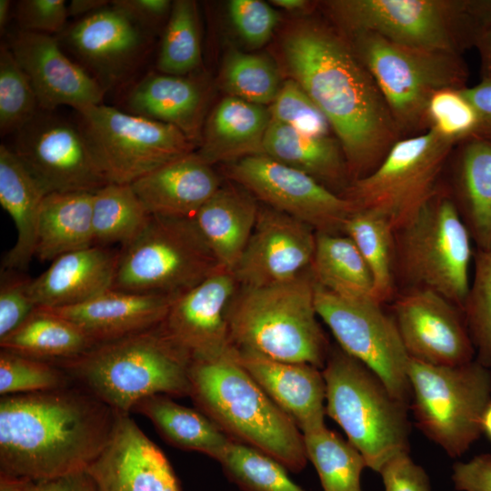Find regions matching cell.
Instances as JSON below:
<instances>
[{
    "label": "cell",
    "instance_id": "cell-1",
    "mask_svg": "<svg viewBox=\"0 0 491 491\" xmlns=\"http://www.w3.org/2000/svg\"><path fill=\"white\" fill-rule=\"evenodd\" d=\"M281 51L290 78L327 119L351 180L372 173L402 136L347 37L334 25L303 20L285 31Z\"/></svg>",
    "mask_w": 491,
    "mask_h": 491
},
{
    "label": "cell",
    "instance_id": "cell-2",
    "mask_svg": "<svg viewBox=\"0 0 491 491\" xmlns=\"http://www.w3.org/2000/svg\"><path fill=\"white\" fill-rule=\"evenodd\" d=\"M118 416L75 385L1 396L0 477L35 481L87 470Z\"/></svg>",
    "mask_w": 491,
    "mask_h": 491
},
{
    "label": "cell",
    "instance_id": "cell-3",
    "mask_svg": "<svg viewBox=\"0 0 491 491\" xmlns=\"http://www.w3.org/2000/svg\"><path fill=\"white\" fill-rule=\"evenodd\" d=\"M190 395L197 409L228 437L298 473L307 463L302 432L238 363L235 348L192 360Z\"/></svg>",
    "mask_w": 491,
    "mask_h": 491
},
{
    "label": "cell",
    "instance_id": "cell-4",
    "mask_svg": "<svg viewBox=\"0 0 491 491\" xmlns=\"http://www.w3.org/2000/svg\"><path fill=\"white\" fill-rule=\"evenodd\" d=\"M190 356L160 325L96 344L83 355L59 363L75 385L121 415L157 394L190 395Z\"/></svg>",
    "mask_w": 491,
    "mask_h": 491
},
{
    "label": "cell",
    "instance_id": "cell-5",
    "mask_svg": "<svg viewBox=\"0 0 491 491\" xmlns=\"http://www.w3.org/2000/svg\"><path fill=\"white\" fill-rule=\"evenodd\" d=\"M315 296L309 268L285 283L238 286L226 311L233 347L324 368L330 346L317 321Z\"/></svg>",
    "mask_w": 491,
    "mask_h": 491
},
{
    "label": "cell",
    "instance_id": "cell-6",
    "mask_svg": "<svg viewBox=\"0 0 491 491\" xmlns=\"http://www.w3.org/2000/svg\"><path fill=\"white\" fill-rule=\"evenodd\" d=\"M322 373L326 414L342 427L366 467L379 473L391 457L408 452L410 407L376 373L339 346L330 347Z\"/></svg>",
    "mask_w": 491,
    "mask_h": 491
},
{
    "label": "cell",
    "instance_id": "cell-7",
    "mask_svg": "<svg viewBox=\"0 0 491 491\" xmlns=\"http://www.w3.org/2000/svg\"><path fill=\"white\" fill-rule=\"evenodd\" d=\"M375 80L401 134L428 130L426 107L441 89L466 87L459 54L398 44L374 33L345 35Z\"/></svg>",
    "mask_w": 491,
    "mask_h": 491
},
{
    "label": "cell",
    "instance_id": "cell-8",
    "mask_svg": "<svg viewBox=\"0 0 491 491\" xmlns=\"http://www.w3.org/2000/svg\"><path fill=\"white\" fill-rule=\"evenodd\" d=\"M395 237L396 276L407 288L432 290L463 311L474 252L451 195L440 187Z\"/></svg>",
    "mask_w": 491,
    "mask_h": 491
},
{
    "label": "cell",
    "instance_id": "cell-9",
    "mask_svg": "<svg viewBox=\"0 0 491 491\" xmlns=\"http://www.w3.org/2000/svg\"><path fill=\"white\" fill-rule=\"evenodd\" d=\"M219 267L192 218L151 215L119 251L111 289L178 296Z\"/></svg>",
    "mask_w": 491,
    "mask_h": 491
},
{
    "label": "cell",
    "instance_id": "cell-10",
    "mask_svg": "<svg viewBox=\"0 0 491 491\" xmlns=\"http://www.w3.org/2000/svg\"><path fill=\"white\" fill-rule=\"evenodd\" d=\"M326 11L344 35L376 34L393 42L459 54L478 26L467 0H332Z\"/></svg>",
    "mask_w": 491,
    "mask_h": 491
},
{
    "label": "cell",
    "instance_id": "cell-11",
    "mask_svg": "<svg viewBox=\"0 0 491 491\" xmlns=\"http://www.w3.org/2000/svg\"><path fill=\"white\" fill-rule=\"evenodd\" d=\"M407 376L416 426L449 456H461L482 434V416L491 400V370L476 359L444 366L409 357Z\"/></svg>",
    "mask_w": 491,
    "mask_h": 491
},
{
    "label": "cell",
    "instance_id": "cell-12",
    "mask_svg": "<svg viewBox=\"0 0 491 491\" xmlns=\"http://www.w3.org/2000/svg\"><path fill=\"white\" fill-rule=\"evenodd\" d=\"M457 144L428 129L405 136L369 175L342 193L356 210L386 218L396 231L439 190V178Z\"/></svg>",
    "mask_w": 491,
    "mask_h": 491
},
{
    "label": "cell",
    "instance_id": "cell-13",
    "mask_svg": "<svg viewBox=\"0 0 491 491\" xmlns=\"http://www.w3.org/2000/svg\"><path fill=\"white\" fill-rule=\"evenodd\" d=\"M76 113L77 125L108 183L131 185L194 152L195 144L173 125L104 104Z\"/></svg>",
    "mask_w": 491,
    "mask_h": 491
},
{
    "label": "cell",
    "instance_id": "cell-14",
    "mask_svg": "<svg viewBox=\"0 0 491 491\" xmlns=\"http://www.w3.org/2000/svg\"><path fill=\"white\" fill-rule=\"evenodd\" d=\"M315 303L339 347L376 373L390 393L410 407L409 356L393 316L373 297H343L316 284Z\"/></svg>",
    "mask_w": 491,
    "mask_h": 491
},
{
    "label": "cell",
    "instance_id": "cell-15",
    "mask_svg": "<svg viewBox=\"0 0 491 491\" xmlns=\"http://www.w3.org/2000/svg\"><path fill=\"white\" fill-rule=\"evenodd\" d=\"M227 177L264 205L288 215L316 232L343 234L354 205L311 175L266 155H250L225 168Z\"/></svg>",
    "mask_w": 491,
    "mask_h": 491
},
{
    "label": "cell",
    "instance_id": "cell-16",
    "mask_svg": "<svg viewBox=\"0 0 491 491\" xmlns=\"http://www.w3.org/2000/svg\"><path fill=\"white\" fill-rule=\"evenodd\" d=\"M13 150L46 195L95 193L108 184L78 125L51 111L39 109L16 132Z\"/></svg>",
    "mask_w": 491,
    "mask_h": 491
},
{
    "label": "cell",
    "instance_id": "cell-17",
    "mask_svg": "<svg viewBox=\"0 0 491 491\" xmlns=\"http://www.w3.org/2000/svg\"><path fill=\"white\" fill-rule=\"evenodd\" d=\"M391 314L412 359L455 366L474 360L476 349L463 311L441 295L406 288L395 298Z\"/></svg>",
    "mask_w": 491,
    "mask_h": 491
},
{
    "label": "cell",
    "instance_id": "cell-18",
    "mask_svg": "<svg viewBox=\"0 0 491 491\" xmlns=\"http://www.w3.org/2000/svg\"><path fill=\"white\" fill-rule=\"evenodd\" d=\"M316 232L266 205L260 206L250 239L233 273L240 286L290 281L309 268Z\"/></svg>",
    "mask_w": 491,
    "mask_h": 491
},
{
    "label": "cell",
    "instance_id": "cell-19",
    "mask_svg": "<svg viewBox=\"0 0 491 491\" xmlns=\"http://www.w3.org/2000/svg\"><path fill=\"white\" fill-rule=\"evenodd\" d=\"M238 284L219 267L173 302L160 324L168 337L192 358L208 359L231 352L226 311Z\"/></svg>",
    "mask_w": 491,
    "mask_h": 491
},
{
    "label": "cell",
    "instance_id": "cell-20",
    "mask_svg": "<svg viewBox=\"0 0 491 491\" xmlns=\"http://www.w3.org/2000/svg\"><path fill=\"white\" fill-rule=\"evenodd\" d=\"M8 46L31 83L39 109L52 112L69 105L79 111L103 104L104 87L62 51L53 35L19 30Z\"/></svg>",
    "mask_w": 491,
    "mask_h": 491
},
{
    "label": "cell",
    "instance_id": "cell-21",
    "mask_svg": "<svg viewBox=\"0 0 491 491\" xmlns=\"http://www.w3.org/2000/svg\"><path fill=\"white\" fill-rule=\"evenodd\" d=\"M81 65L106 91L140 64L148 35L111 5L84 16L64 32Z\"/></svg>",
    "mask_w": 491,
    "mask_h": 491
},
{
    "label": "cell",
    "instance_id": "cell-22",
    "mask_svg": "<svg viewBox=\"0 0 491 491\" xmlns=\"http://www.w3.org/2000/svg\"><path fill=\"white\" fill-rule=\"evenodd\" d=\"M87 472L97 491H182L165 455L129 415L119 414L107 446Z\"/></svg>",
    "mask_w": 491,
    "mask_h": 491
},
{
    "label": "cell",
    "instance_id": "cell-23",
    "mask_svg": "<svg viewBox=\"0 0 491 491\" xmlns=\"http://www.w3.org/2000/svg\"><path fill=\"white\" fill-rule=\"evenodd\" d=\"M235 351L238 363L303 435L326 426V384L319 368Z\"/></svg>",
    "mask_w": 491,
    "mask_h": 491
},
{
    "label": "cell",
    "instance_id": "cell-24",
    "mask_svg": "<svg viewBox=\"0 0 491 491\" xmlns=\"http://www.w3.org/2000/svg\"><path fill=\"white\" fill-rule=\"evenodd\" d=\"M119 252L95 245L63 255L30 282L37 307L57 309L85 303L112 288Z\"/></svg>",
    "mask_w": 491,
    "mask_h": 491
},
{
    "label": "cell",
    "instance_id": "cell-25",
    "mask_svg": "<svg viewBox=\"0 0 491 491\" xmlns=\"http://www.w3.org/2000/svg\"><path fill=\"white\" fill-rule=\"evenodd\" d=\"M176 297L110 289L85 303L50 310L72 322L96 345L160 325Z\"/></svg>",
    "mask_w": 491,
    "mask_h": 491
},
{
    "label": "cell",
    "instance_id": "cell-26",
    "mask_svg": "<svg viewBox=\"0 0 491 491\" xmlns=\"http://www.w3.org/2000/svg\"><path fill=\"white\" fill-rule=\"evenodd\" d=\"M222 183L195 152L175 159L131 184L150 215L192 218Z\"/></svg>",
    "mask_w": 491,
    "mask_h": 491
},
{
    "label": "cell",
    "instance_id": "cell-27",
    "mask_svg": "<svg viewBox=\"0 0 491 491\" xmlns=\"http://www.w3.org/2000/svg\"><path fill=\"white\" fill-rule=\"evenodd\" d=\"M260 205L242 186L221 185L192 217L221 267L234 271L253 233Z\"/></svg>",
    "mask_w": 491,
    "mask_h": 491
},
{
    "label": "cell",
    "instance_id": "cell-28",
    "mask_svg": "<svg viewBox=\"0 0 491 491\" xmlns=\"http://www.w3.org/2000/svg\"><path fill=\"white\" fill-rule=\"evenodd\" d=\"M205 91L195 78L150 73L125 97L129 113L170 125L194 144L201 136Z\"/></svg>",
    "mask_w": 491,
    "mask_h": 491
},
{
    "label": "cell",
    "instance_id": "cell-29",
    "mask_svg": "<svg viewBox=\"0 0 491 491\" xmlns=\"http://www.w3.org/2000/svg\"><path fill=\"white\" fill-rule=\"evenodd\" d=\"M271 122L268 108L227 96L213 109L203 129L198 156L213 165L263 155Z\"/></svg>",
    "mask_w": 491,
    "mask_h": 491
},
{
    "label": "cell",
    "instance_id": "cell-30",
    "mask_svg": "<svg viewBox=\"0 0 491 491\" xmlns=\"http://www.w3.org/2000/svg\"><path fill=\"white\" fill-rule=\"evenodd\" d=\"M45 191L13 149L0 145V204L12 218L16 240L2 269L23 270L35 256L38 220Z\"/></svg>",
    "mask_w": 491,
    "mask_h": 491
},
{
    "label": "cell",
    "instance_id": "cell-31",
    "mask_svg": "<svg viewBox=\"0 0 491 491\" xmlns=\"http://www.w3.org/2000/svg\"><path fill=\"white\" fill-rule=\"evenodd\" d=\"M263 155L311 175L339 195L352 182L342 148L330 135L305 134L271 120Z\"/></svg>",
    "mask_w": 491,
    "mask_h": 491
},
{
    "label": "cell",
    "instance_id": "cell-32",
    "mask_svg": "<svg viewBox=\"0 0 491 491\" xmlns=\"http://www.w3.org/2000/svg\"><path fill=\"white\" fill-rule=\"evenodd\" d=\"M451 196L472 241L491 249V142L470 136L458 143Z\"/></svg>",
    "mask_w": 491,
    "mask_h": 491
},
{
    "label": "cell",
    "instance_id": "cell-33",
    "mask_svg": "<svg viewBox=\"0 0 491 491\" xmlns=\"http://www.w3.org/2000/svg\"><path fill=\"white\" fill-rule=\"evenodd\" d=\"M94 193H51L45 196L38 220L35 256L54 261L70 252L95 246Z\"/></svg>",
    "mask_w": 491,
    "mask_h": 491
},
{
    "label": "cell",
    "instance_id": "cell-34",
    "mask_svg": "<svg viewBox=\"0 0 491 491\" xmlns=\"http://www.w3.org/2000/svg\"><path fill=\"white\" fill-rule=\"evenodd\" d=\"M95 345L72 322L43 307H36L20 326L0 339L1 349L54 365L75 358Z\"/></svg>",
    "mask_w": 491,
    "mask_h": 491
},
{
    "label": "cell",
    "instance_id": "cell-35",
    "mask_svg": "<svg viewBox=\"0 0 491 491\" xmlns=\"http://www.w3.org/2000/svg\"><path fill=\"white\" fill-rule=\"evenodd\" d=\"M132 412L147 417L169 444L203 453L215 460L231 441L201 411L179 405L166 395L147 396L140 400Z\"/></svg>",
    "mask_w": 491,
    "mask_h": 491
},
{
    "label": "cell",
    "instance_id": "cell-36",
    "mask_svg": "<svg viewBox=\"0 0 491 491\" xmlns=\"http://www.w3.org/2000/svg\"><path fill=\"white\" fill-rule=\"evenodd\" d=\"M309 270L316 284L333 294L348 298L373 297L371 273L346 235L316 232Z\"/></svg>",
    "mask_w": 491,
    "mask_h": 491
},
{
    "label": "cell",
    "instance_id": "cell-37",
    "mask_svg": "<svg viewBox=\"0 0 491 491\" xmlns=\"http://www.w3.org/2000/svg\"><path fill=\"white\" fill-rule=\"evenodd\" d=\"M343 234L354 242L373 279V297L380 304L393 298L396 287V237L391 224L372 212L356 210Z\"/></svg>",
    "mask_w": 491,
    "mask_h": 491
},
{
    "label": "cell",
    "instance_id": "cell-38",
    "mask_svg": "<svg viewBox=\"0 0 491 491\" xmlns=\"http://www.w3.org/2000/svg\"><path fill=\"white\" fill-rule=\"evenodd\" d=\"M150 216L131 185L108 183L94 193L95 245L128 244Z\"/></svg>",
    "mask_w": 491,
    "mask_h": 491
},
{
    "label": "cell",
    "instance_id": "cell-39",
    "mask_svg": "<svg viewBox=\"0 0 491 491\" xmlns=\"http://www.w3.org/2000/svg\"><path fill=\"white\" fill-rule=\"evenodd\" d=\"M303 437L323 491H362L360 478L366 464L348 441L326 426Z\"/></svg>",
    "mask_w": 491,
    "mask_h": 491
},
{
    "label": "cell",
    "instance_id": "cell-40",
    "mask_svg": "<svg viewBox=\"0 0 491 491\" xmlns=\"http://www.w3.org/2000/svg\"><path fill=\"white\" fill-rule=\"evenodd\" d=\"M202 51L196 3L173 1L156 62L160 73L188 75L201 64Z\"/></svg>",
    "mask_w": 491,
    "mask_h": 491
},
{
    "label": "cell",
    "instance_id": "cell-41",
    "mask_svg": "<svg viewBox=\"0 0 491 491\" xmlns=\"http://www.w3.org/2000/svg\"><path fill=\"white\" fill-rule=\"evenodd\" d=\"M220 81L228 96L263 106L272 104L282 85L270 58L238 50L225 56Z\"/></svg>",
    "mask_w": 491,
    "mask_h": 491
},
{
    "label": "cell",
    "instance_id": "cell-42",
    "mask_svg": "<svg viewBox=\"0 0 491 491\" xmlns=\"http://www.w3.org/2000/svg\"><path fill=\"white\" fill-rule=\"evenodd\" d=\"M216 461L242 491H306L269 456L231 439Z\"/></svg>",
    "mask_w": 491,
    "mask_h": 491
},
{
    "label": "cell",
    "instance_id": "cell-43",
    "mask_svg": "<svg viewBox=\"0 0 491 491\" xmlns=\"http://www.w3.org/2000/svg\"><path fill=\"white\" fill-rule=\"evenodd\" d=\"M473 257L475 274L463 313L476 360L491 370V249H476Z\"/></svg>",
    "mask_w": 491,
    "mask_h": 491
},
{
    "label": "cell",
    "instance_id": "cell-44",
    "mask_svg": "<svg viewBox=\"0 0 491 491\" xmlns=\"http://www.w3.org/2000/svg\"><path fill=\"white\" fill-rule=\"evenodd\" d=\"M39 110L31 83L9 46L0 48V132H17Z\"/></svg>",
    "mask_w": 491,
    "mask_h": 491
},
{
    "label": "cell",
    "instance_id": "cell-45",
    "mask_svg": "<svg viewBox=\"0 0 491 491\" xmlns=\"http://www.w3.org/2000/svg\"><path fill=\"white\" fill-rule=\"evenodd\" d=\"M73 385L66 372L49 362L0 351L1 396L49 391Z\"/></svg>",
    "mask_w": 491,
    "mask_h": 491
},
{
    "label": "cell",
    "instance_id": "cell-46",
    "mask_svg": "<svg viewBox=\"0 0 491 491\" xmlns=\"http://www.w3.org/2000/svg\"><path fill=\"white\" fill-rule=\"evenodd\" d=\"M462 89L436 91L426 107L428 129L456 144L472 136L478 122L476 111Z\"/></svg>",
    "mask_w": 491,
    "mask_h": 491
},
{
    "label": "cell",
    "instance_id": "cell-47",
    "mask_svg": "<svg viewBox=\"0 0 491 491\" xmlns=\"http://www.w3.org/2000/svg\"><path fill=\"white\" fill-rule=\"evenodd\" d=\"M268 110L272 121L305 134L327 136L332 130L323 113L302 86L292 78L282 82Z\"/></svg>",
    "mask_w": 491,
    "mask_h": 491
},
{
    "label": "cell",
    "instance_id": "cell-48",
    "mask_svg": "<svg viewBox=\"0 0 491 491\" xmlns=\"http://www.w3.org/2000/svg\"><path fill=\"white\" fill-rule=\"evenodd\" d=\"M227 14L239 36L253 47L266 44L279 21L272 5L261 0H231Z\"/></svg>",
    "mask_w": 491,
    "mask_h": 491
},
{
    "label": "cell",
    "instance_id": "cell-49",
    "mask_svg": "<svg viewBox=\"0 0 491 491\" xmlns=\"http://www.w3.org/2000/svg\"><path fill=\"white\" fill-rule=\"evenodd\" d=\"M15 272V270L4 269L2 273L0 339L20 326L37 307L29 291L32 279Z\"/></svg>",
    "mask_w": 491,
    "mask_h": 491
},
{
    "label": "cell",
    "instance_id": "cell-50",
    "mask_svg": "<svg viewBox=\"0 0 491 491\" xmlns=\"http://www.w3.org/2000/svg\"><path fill=\"white\" fill-rule=\"evenodd\" d=\"M68 15L65 0H21L15 8L21 31L51 35L64 31Z\"/></svg>",
    "mask_w": 491,
    "mask_h": 491
},
{
    "label": "cell",
    "instance_id": "cell-51",
    "mask_svg": "<svg viewBox=\"0 0 491 491\" xmlns=\"http://www.w3.org/2000/svg\"><path fill=\"white\" fill-rule=\"evenodd\" d=\"M379 474L385 491H431L426 472L413 461L408 452L391 457Z\"/></svg>",
    "mask_w": 491,
    "mask_h": 491
},
{
    "label": "cell",
    "instance_id": "cell-52",
    "mask_svg": "<svg viewBox=\"0 0 491 491\" xmlns=\"http://www.w3.org/2000/svg\"><path fill=\"white\" fill-rule=\"evenodd\" d=\"M110 5L124 14L148 35L169 17L173 2L170 0H113Z\"/></svg>",
    "mask_w": 491,
    "mask_h": 491
},
{
    "label": "cell",
    "instance_id": "cell-53",
    "mask_svg": "<svg viewBox=\"0 0 491 491\" xmlns=\"http://www.w3.org/2000/svg\"><path fill=\"white\" fill-rule=\"evenodd\" d=\"M0 491H97L87 470L42 480L0 477Z\"/></svg>",
    "mask_w": 491,
    "mask_h": 491
},
{
    "label": "cell",
    "instance_id": "cell-54",
    "mask_svg": "<svg viewBox=\"0 0 491 491\" xmlns=\"http://www.w3.org/2000/svg\"><path fill=\"white\" fill-rule=\"evenodd\" d=\"M451 478L458 491H491V455L455 463Z\"/></svg>",
    "mask_w": 491,
    "mask_h": 491
},
{
    "label": "cell",
    "instance_id": "cell-55",
    "mask_svg": "<svg viewBox=\"0 0 491 491\" xmlns=\"http://www.w3.org/2000/svg\"><path fill=\"white\" fill-rule=\"evenodd\" d=\"M462 90L475 107L478 117L477 126L472 136L491 142V81L481 80L477 85Z\"/></svg>",
    "mask_w": 491,
    "mask_h": 491
},
{
    "label": "cell",
    "instance_id": "cell-56",
    "mask_svg": "<svg viewBox=\"0 0 491 491\" xmlns=\"http://www.w3.org/2000/svg\"><path fill=\"white\" fill-rule=\"evenodd\" d=\"M474 47L479 55L481 80L491 81V24L478 32Z\"/></svg>",
    "mask_w": 491,
    "mask_h": 491
},
{
    "label": "cell",
    "instance_id": "cell-57",
    "mask_svg": "<svg viewBox=\"0 0 491 491\" xmlns=\"http://www.w3.org/2000/svg\"><path fill=\"white\" fill-rule=\"evenodd\" d=\"M109 5L110 1L106 0H72L67 4V10L71 16H86Z\"/></svg>",
    "mask_w": 491,
    "mask_h": 491
},
{
    "label": "cell",
    "instance_id": "cell-58",
    "mask_svg": "<svg viewBox=\"0 0 491 491\" xmlns=\"http://www.w3.org/2000/svg\"><path fill=\"white\" fill-rule=\"evenodd\" d=\"M271 5L287 12L303 13L307 11L312 4L306 0H272Z\"/></svg>",
    "mask_w": 491,
    "mask_h": 491
},
{
    "label": "cell",
    "instance_id": "cell-59",
    "mask_svg": "<svg viewBox=\"0 0 491 491\" xmlns=\"http://www.w3.org/2000/svg\"><path fill=\"white\" fill-rule=\"evenodd\" d=\"M482 433L491 441V400L486 405L481 420Z\"/></svg>",
    "mask_w": 491,
    "mask_h": 491
},
{
    "label": "cell",
    "instance_id": "cell-60",
    "mask_svg": "<svg viewBox=\"0 0 491 491\" xmlns=\"http://www.w3.org/2000/svg\"><path fill=\"white\" fill-rule=\"evenodd\" d=\"M11 8L10 0H0V30L1 34L5 32L7 21L9 19Z\"/></svg>",
    "mask_w": 491,
    "mask_h": 491
}]
</instances>
